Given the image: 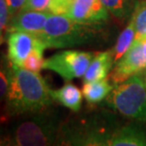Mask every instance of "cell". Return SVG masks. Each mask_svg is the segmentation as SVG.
<instances>
[{
    "mask_svg": "<svg viewBox=\"0 0 146 146\" xmlns=\"http://www.w3.org/2000/svg\"><path fill=\"white\" fill-rule=\"evenodd\" d=\"M63 120L60 111L52 105L40 112L14 117L0 128V146L57 145Z\"/></svg>",
    "mask_w": 146,
    "mask_h": 146,
    "instance_id": "1",
    "label": "cell"
},
{
    "mask_svg": "<svg viewBox=\"0 0 146 146\" xmlns=\"http://www.w3.org/2000/svg\"><path fill=\"white\" fill-rule=\"evenodd\" d=\"M121 125L113 111L98 109L84 112L63 120L57 145L110 146L114 133Z\"/></svg>",
    "mask_w": 146,
    "mask_h": 146,
    "instance_id": "2",
    "label": "cell"
},
{
    "mask_svg": "<svg viewBox=\"0 0 146 146\" xmlns=\"http://www.w3.org/2000/svg\"><path fill=\"white\" fill-rule=\"evenodd\" d=\"M53 101L50 88L40 73L13 65L5 100V109L11 119L47 109Z\"/></svg>",
    "mask_w": 146,
    "mask_h": 146,
    "instance_id": "3",
    "label": "cell"
},
{
    "mask_svg": "<svg viewBox=\"0 0 146 146\" xmlns=\"http://www.w3.org/2000/svg\"><path fill=\"white\" fill-rule=\"evenodd\" d=\"M106 24L81 23L66 15L51 14L43 30L35 34L46 48H65L101 43L105 37Z\"/></svg>",
    "mask_w": 146,
    "mask_h": 146,
    "instance_id": "4",
    "label": "cell"
},
{
    "mask_svg": "<svg viewBox=\"0 0 146 146\" xmlns=\"http://www.w3.org/2000/svg\"><path fill=\"white\" fill-rule=\"evenodd\" d=\"M106 104L115 112L146 123V86L142 74H136L114 86L106 99Z\"/></svg>",
    "mask_w": 146,
    "mask_h": 146,
    "instance_id": "5",
    "label": "cell"
},
{
    "mask_svg": "<svg viewBox=\"0 0 146 146\" xmlns=\"http://www.w3.org/2000/svg\"><path fill=\"white\" fill-rule=\"evenodd\" d=\"M94 54L76 49H66L44 60L43 68L52 70L66 82L83 77Z\"/></svg>",
    "mask_w": 146,
    "mask_h": 146,
    "instance_id": "6",
    "label": "cell"
},
{
    "mask_svg": "<svg viewBox=\"0 0 146 146\" xmlns=\"http://www.w3.org/2000/svg\"><path fill=\"white\" fill-rule=\"evenodd\" d=\"M146 72L145 60L141 40L135 39L126 53L120 59L110 73V81L114 86L123 83L136 74Z\"/></svg>",
    "mask_w": 146,
    "mask_h": 146,
    "instance_id": "7",
    "label": "cell"
},
{
    "mask_svg": "<svg viewBox=\"0 0 146 146\" xmlns=\"http://www.w3.org/2000/svg\"><path fill=\"white\" fill-rule=\"evenodd\" d=\"M66 16L81 23L107 24L110 11L101 0H73Z\"/></svg>",
    "mask_w": 146,
    "mask_h": 146,
    "instance_id": "8",
    "label": "cell"
},
{
    "mask_svg": "<svg viewBox=\"0 0 146 146\" xmlns=\"http://www.w3.org/2000/svg\"><path fill=\"white\" fill-rule=\"evenodd\" d=\"M51 14L49 11H20L9 21L5 30L6 33L25 32L35 35L43 30L46 21Z\"/></svg>",
    "mask_w": 146,
    "mask_h": 146,
    "instance_id": "9",
    "label": "cell"
},
{
    "mask_svg": "<svg viewBox=\"0 0 146 146\" xmlns=\"http://www.w3.org/2000/svg\"><path fill=\"white\" fill-rule=\"evenodd\" d=\"M8 45L7 55L13 65L22 67L23 62L29 56L38 42V37L25 32H14L6 36Z\"/></svg>",
    "mask_w": 146,
    "mask_h": 146,
    "instance_id": "10",
    "label": "cell"
},
{
    "mask_svg": "<svg viewBox=\"0 0 146 146\" xmlns=\"http://www.w3.org/2000/svg\"><path fill=\"white\" fill-rule=\"evenodd\" d=\"M133 120L121 125L114 133L110 146H146V127Z\"/></svg>",
    "mask_w": 146,
    "mask_h": 146,
    "instance_id": "11",
    "label": "cell"
},
{
    "mask_svg": "<svg viewBox=\"0 0 146 146\" xmlns=\"http://www.w3.org/2000/svg\"><path fill=\"white\" fill-rule=\"evenodd\" d=\"M114 64L112 51H101L94 54L83 76V83L107 79Z\"/></svg>",
    "mask_w": 146,
    "mask_h": 146,
    "instance_id": "12",
    "label": "cell"
},
{
    "mask_svg": "<svg viewBox=\"0 0 146 146\" xmlns=\"http://www.w3.org/2000/svg\"><path fill=\"white\" fill-rule=\"evenodd\" d=\"M82 94L80 89L72 83H65L60 89H50V95L53 100L74 113H78L81 109Z\"/></svg>",
    "mask_w": 146,
    "mask_h": 146,
    "instance_id": "13",
    "label": "cell"
},
{
    "mask_svg": "<svg viewBox=\"0 0 146 146\" xmlns=\"http://www.w3.org/2000/svg\"><path fill=\"white\" fill-rule=\"evenodd\" d=\"M114 88V85L108 79L83 83L82 93L90 104H96L105 101Z\"/></svg>",
    "mask_w": 146,
    "mask_h": 146,
    "instance_id": "14",
    "label": "cell"
},
{
    "mask_svg": "<svg viewBox=\"0 0 146 146\" xmlns=\"http://www.w3.org/2000/svg\"><path fill=\"white\" fill-rule=\"evenodd\" d=\"M135 37H136L135 25L133 20L130 19L126 28L118 36L116 45L111 49L114 58V64L117 63L126 53V51L130 48V46H132L133 42H134Z\"/></svg>",
    "mask_w": 146,
    "mask_h": 146,
    "instance_id": "15",
    "label": "cell"
},
{
    "mask_svg": "<svg viewBox=\"0 0 146 146\" xmlns=\"http://www.w3.org/2000/svg\"><path fill=\"white\" fill-rule=\"evenodd\" d=\"M101 2L114 17L126 20L131 18L139 0H101Z\"/></svg>",
    "mask_w": 146,
    "mask_h": 146,
    "instance_id": "16",
    "label": "cell"
},
{
    "mask_svg": "<svg viewBox=\"0 0 146 146\" xmlns=\"http://www.w3.org/2000/svg\"><path fill=\"white\" fill-rule=\"evenodd\" d=\"M13 64L7 54L0 53V107L5 106V100L10 86Z\"/></svg>",
    "mask_w": 146,
    "mask_h": 146,
    "instance_id": "17",
    "label": "cell"
},
{
    "mask_svg": "<svg viewBox=\"0 0 146 146\" xmlns=\"http://www.w3.org/2000/svg\"><path fill=\"white\" fill-rule=\"evenodd\" d=\"M44 49H46L45 46L43 45L42 40L38 38V42H37L35 48L30 52L26 60L23 62L22 67L30 71H33V72L40 73V71L43 68V63H44V59H43Z\"/></svg>",
    "mask_w": 146,
    "mask_h": 146,
    "instance_id": "18",
    "label": "cell"
},
{
    "mask_svg": "<svg viewBox=\"0 0 146 146\" xmlns=\"http://www.w3.org/2000/svg\"><path fill=\"white\" fill-rule=\"evenodd\" d=\"M131 19L135 25V39L141 40L146 37V0H139L133 11Z\"/></svg>",
    "mask_w": 146,
    "mask_h": 146,
    "instance_id": "19",
    "label": "cell"
},
{
    "mask_svg": "<svg viewBox=\"0 0 146 146\" xmlns=\"http://www.w3.org/2000/svg\"><path fill=\"white\" fill-rule=\"evenodd\" d=\"M73 0H51L49 11L52 14L67 15Z\"/></svg>",
    "mask_w": 146,
    "mask_h": 146,
    "instance_id": "20",
    "label": "cell"
},
{
    "mask_svg": "<svg viewBox=\"0 0 146 146\" xmlns=\"http://www.w3.org/2000/svg\"><path fill=\"white\" fill-rule=\"evenodd\" d=\"M50 1L51 0H27L21 11H49Z\"/></svg>",
    "mask_w": 146,
    "mask_h": 146,
    "instance_id": "21",
    "label": "cell"
},
{
    "mask_svg": "<svg viewBox=\"0 0 146 146\" xmlns=\"http://www.w3.org/2000/svg\"><path fill=\"white\" fill-rule=\"evenodd\" d=\"M11 18L7 0H0V32L6 30Z\"/></svg>",
    "mask_w": 146,
    "mask_h": 146,
    "instance_id": "22",
    "label": "cell"
},
{
    "mask_svg": "<svg viewBox=\"0 0 146 146\" xmlns=\"http://www.w3.org/2000/svg\"><path fill=\"white\" fill-rule=\"evenodd\" d=\"M26 1L27 0H7V4H8L11 17L18 13L22 10V8L24 7Z\"/></svg>",
    "mask_w": 146,
    "mask_h": 146,
    "instance_id": "23",
    "label": "cell"
},
{
    "mask_svg": "<svg viewBox=\"0 0 146 146\" xmlns=\"http://www.w3.org/2000/svg\"><path fill=\"white\" fill-rule=\"evenodd\" d=\"M11 120V116L7 113V111L5 109V106L0 107V128L3 126H5L6 124L10 122Z\"/></svg>",
    "mask_w": 146,
    "mask_h": 146,
    "instance_id": "24",
    "label": "cell"
},
{
    "mask_svg": "<svg viewBox=\"0 0 146 146\" xmlns=\"http://www.w3.org/2000/svg\"><path fill=\"white\" fill-rule=\"evenodd\" d=\"M142 42V49H143V55H144V60H145V67H146V37L141 39Z\"/></svg>",
    "mask_w": 146,
    "mask_h": 146,
    "instance_id": "25",
    "label": "cell"
},
{
    "mask_svg": "<svg viewBox=\"0 0 146 146\" xmlns=\"http://www.w3.org/2000/svg\"><path fill=\"white\" fill-rule=\"evenodd\" d=\"M3 42H4V38H3V37H2V38L0 39V46L2 45V43H3Z\"/></svg>",
    "mask_w": 146,
    "mask_h": 146,
    "instance_id": "26",
    "label": "cell"
},
{
    "mask_svg": "<svg viewBox=\"0 0 146 146\" xmlns=\"http://www.w3.org/2000/svg\"><path fill=\"white\" fill-rule=\"evenodd\" d=\"M143 80H144V83H145V86H146V75L143 77Z\"/></svg>",
    "mask_w": 146,
    "mask_h": 146,
    "instance_id": "27",
    "label": "cell"
},
{
    "mask_svg": "<svg viewBox=\"0 0 146 146\" xmlns=\"http://www.w3.org/2000/svg\"><path fill=\"white\" fill-rule=\"evenodd\" d=\"M3 37V32H0V39H1Z\"/></svg>",
    "mask_w": 146,
    "mask_h": 146,
    "instance_id": "28",
    "label": "cell"
}]
</instances>
